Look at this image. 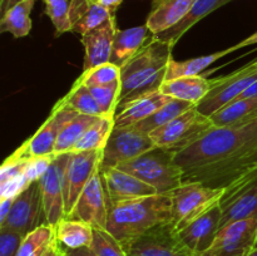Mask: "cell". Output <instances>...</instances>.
I'll list each match as a JSON object with an SVG mask.
<instances>
[{
    "mask_svg": "<svg viewBox=\"0 0 257 256\" xmlns=\"http://www.w3.org/2000/svg\"><path fill=\"white\" fill-rule=\"evenodd\" d=\"M183 182L225 188L257 167V119L235 127H212L175 153Z\"/></svg>",
    "mask_w": 257,
    "mask_h": 256,
    "instance_id": "1",
    "label": "cell"
},
{
    "mask_svg": "<svg viewBox=\"0 0 257 256\" xmlns=\"http://www.w3.org/2000/svg\"><path fill=\"white\" fill-rule=\"evenodd\" d=\"M175 45L153 35L150 42L120 68V97L119 105L142 95L160 90L165 82L166 72L172 59ZM118 110V109H117Z\"/></svg>",
    "mask_w": 257,
    "mask_h": 256,
    "instance_id": "2",
    "label": "cell"
},
{
    "mask_svg": "<svg viewBox=\"0 0 257 256\" xmlns=\"http://www.w3.org/2000/svg\"><path fill=\"white\" fill-rule=\"evenodd\" d=\"M172 221V193H156L109 205L107 228L122 243Z\"/></svg>",
    "mask_w": 257,
    "mask_h": 256,
    "instance_id": "3",
    "label": "cell"
},
{
    "mask_svg": "<svg viewBox=\"0 0 257 256\" xmlns=\"http://www.w3.org/2000/svg\"><path fill=\"white\" fill-rule=\"evenodd\" d=\"M117 167L145 181L157 193H172L183 183V172L176 163L175 153L157 146Z\"/></svg>",
    "mask_w": 257,
    "mask_h": 256,
    "instance_id": "4",
    "label": "cell"
},
{
    "mask_svg": "<svg viewBox=\"0 0 257 256\" xmlns=\"http://www.w3.org/2000/svg\"><path fill=\"white\" fill-rule=\"evenodd\" d=\"M212 127L215 125L211 118L202 114L195 105L167 124L152 131L150 136L157 147L177 153L192 145Z\"/></svg>",
    "mask_w": 257,
    "mask_h": 256,
    "instance_id": "5",
    "label": "cell"
},
{
    "mask_svg": "<svg viewBox=\"0 0 257 256\" xmlns=\"http://www.w3.org/2000/svg\"><path fill=\"white\" fill-rule=\"evenodd\" d=\"M225 188L201 182H183L172 192V222L181 230L220 202Z\"/></svg>",
    "mask_w": 257,
    "mask_h": 256,
    "instance_id": "6",
    "label": "cell"
},
{
    "mask_svg": "<svg viewBox=\"0 0 257 256\" xmlns=\"http://www.w3.org/2000/svg\"><path fill=\"white\" fill-rule=\"evenodd\" d=\"M257 80V58L231 74L211 80L208 94L196 105L202 114L211 117L215 112L238 99Z\"/></svg>",
    "mask_w": 257,
    "mask_h": 256,
    "instance_id": "7",
    "label": "cell"
},
{
    "mask_svg": "<svg viewBox=\"0 0 257 256\" xmlns=\"http://www.w3.org/2000/svg\"><path fill=\"white\" fill-rule=\"evenodd\" d=\"M122 245L128 256H195L182 242L172 221L155 226Z\"/></svg>",
    "mask_w": 257,
    "mask_h": 256,
    "instance_id": "8",
    "label": "cell"
},
{
    "mask_svg": "<svg viewBox=\"0 0 257 256\" xmlns=\"http://www.w3.org/2000/svg\"><path fill=\"white\" fill-rule=\"evenodd\" d=\"M220 206L221 228L236 221L257 218V167L225 187Z\"/></svg>",
    "mask_w": 257,
    "mask_h": 256,
    "instance_id": "9",
    "label": "cell"
},
{
    "mask_svg": "<svg viewBox=\"0 0 257 256\" xmlns=\"http://www.w3.org/2000/svg\"><path fill=\"white\" fill-rule=\"evenodd\" d=\"M47 223L39 181L32 182L13 202L7 218L0 223L2 230H12L27 236Z\"/></svg>",
    "mask_w": 257,
    "mask_h": 256,
    "instance_id": "10",
    "label": "cell"
},
{
    "mask_svg": "<svg viewBox=\"0 0 257 256\" xmlns=\"http://www.w3.org/2000/svg\"><path fill=\"white\" fill-rule=\"evenodd\" d=\"M78 114L79 113L75 112L72 108L57 103L42 127L32 137L28 138L23 145H20L12 153V156L20 161H25L27 158L35 157V156L54 153L55 143L63 127Z\"/></svg>",
    "mask_w": 257,
    "mask_h": 256,
    "instance_id": "11",
    "label": "cell"
},
{
    "mask_svg": "<svg viewBox=\"0 0 257 256\" xmlns=\"http://www.w3.org/2000/svg\"><path fill=\"white\" fill-rule=\"evenodd\" d=\"M156 147L150 133L132 127L113 128L103 150L102 167H117L120 163L133 160Z\"/></svg>",
    "mask_w": 257,
    "mask_h": 256,
    "instance_id": "12",
    "label": "cell"
},
{
    "mask_svg": "<svg viewBox=\"0 0 257 256\" xmlns=\"http://www.w3.org/2000/svg\"><path fill=\"white\" fill-rule=\"evenodd\" d=\"M103 151H80L69 155L64 173L65 217L72 213L80 193L102 162Z\"/></svg>",
    "mask_w": 257,
    "mask_h": 256,
    "instance_id": "13",
    "label": "cell"
},
{
    "mask_svg": "<svg viewBox=\"0 0 257 256\" xmlns=\"http://www.w3.org/2000/svg\"><path fill=\"white\" fill-rule=\"evenodd\" d=\"M256 246L257 218H250L221 228L212 245L197 256H246Z\"/></svg>",
    "mask_w": 257,
    "mask_h": 256,
    "instance_id": "14",
    "label": "cell"
},
{
    "mask_svg": "<svg viewBox=\"0 0 257 256\" xmlns=\"http://www.w3.org/2000/svg\"><path fill=\"white\" fill-rule=\"evenodd\" d=\"M109 202L103 182L100 166L80 193L72 213L68 217L89 223L94 228H107Z\"/></svg>",
    "mask_w": 257,
    "mask_h": 256,
    "instance_id": "15",
    "label": "cell"
},
{
    "mask_svg": "<svg viewBox=\"0 0 257 256\" xmlns=\"http://www.w3.org/2000/svg\"><path fill=\"white\" fill-rule=\"evenodd\" d=\"M69 155H57L50 167L39 180L47 223L54 227L65 217L64 173Z\"/></svg>",
    "mask_w": 257,
    "mask_h": 256,
    "instance_id": "16",
    "label": "cell"
},
{
    "mask_svg": "<svg viewBox=\"0 0 257 256\" xmlns=\"http://www.w3.org/2000/svg\"><path fill=\"white\" fill-rule=\"evenodd\" d=\"M103 182L108 196L109 205L146 197L157 193L155 187L146 183L135 175L125 172L118 167H102Z\"/></svg>",
    "mask_w": 257,
    "mask_h": 256,
    "instance_id": "17",
    "label": "cell"
},
{
    "mask_svg": "<svg viewBox=\"0 0 257 256\" xmlns=\"http://www.w3.org/2000/svg\"><path fill=\"white\" fill-rule=\"evenodd\" d=\"M221 211L220 202L191 221L187 226L178 230V235L182 242L195 253V256L205 252L213 243L218 231L221 230Z\"/></svg>",
    "mask_w": 257,
    "mask_h": 256,
    "instance_id": "18",
    "label": "cell"
},
{
    "mask_svg": "<svg viewBox=\"0 0 257 256\" xmlns=\"http://www.w3.org/2000/svg\"><path fill=\"white\" fill-rule=\"evenodd\" d=\"M117 30L115 15H113L104 24L99 25L95 29L88 32L87 34L82 35L80 42H82L85 50L83 72H87L92 68L110 62L113 42H114Z\"/></svg>",
    "mask_w": 257,
    "mask_h": 256,
    "instance_id": "19",
    "label": "cell"
},
{
    "mask_svg": "<svg viewBox=\"0 0 257 256\" xmlns=\"http://www.w3.org/2000/svg\"><path fill=\"white\" fill-rule=\"evenodd\" d=\"M196 0H152L146 25L152 35L177 25L192 9Z\"/></svg>",
    "mask_w": 257,
    "mask_h": 256,
    "instance_id": "20",
    "label": "cell"
},
{
    "mask_svg": "<svg viewBox=\"0 0 257 256\" xmlns=\"http://www.w3.org/2000/svg\"><path fill=\"white\" fill-rule=\"evenodd\" d=\"M173 98L167 97L161 90L142 95V97L128 102L127 104L118 108L114 115V127H132L145 120L153 113L162 108L166 103Z\"/></svg>",
    "mask_w": 257,
    "mask_h": 256,
    "instance_id": "21",
    "label": "cell"
},
{
    "mask_svg": "<svg viewBox=\"0 0 257 256\" xmlns=\"http://www.w3.org/2000/svg\"><path fill=\"white\" fill-rule=\"evenodd\" d=\"M152 37V33L148 30L146 24L124 30L118 29L113 42L110 62L122 68L150 42Z\"/></svg>",
    "mask_w": 257,
    "mask_h": 256,
    "instance_id": "22",
    "label": "cell"
},
{
    "mask_svg": "<svg viewBox=\"0 0 257 256\" xmlns=\"http://www.w3.org/2000/svg\"><path fill=\"white\" fill-rule=\"evenodd\" d=\"M113 15H115L114 13L98 2L70 0V22L73 32L80 34V37L104 24Z\"/></svg>",
    "mask_w": 257,
    "mask_h": 256,
    "instance_id": "23",
    "label": "cell"
},
{
    "mask_svg": "<svg viewBox=\"0 0 257 256\" xmlns=\"http://www.w3.org/2000/svg\"><path fill=\"white\" fill-rule=\"evenodd\" d=\"M211 89V80L203 75H188L165 80L160 90L167 97L197 105Z\"/></svg>",
    "mask_w": 257,
    "mask_h": 256,
    "instance_id": "24",
    "label": "cell"
},
{
    "mask_svg": "<svg viewBox=\"0 0 257 256\" xmlns=\"http://www.w3.org/2000/svg\"><path fill=\"white\" fill-rule=\"evenodd\" d=\"M215 127H235L257 119V97L240 98L211 115Z\"/></svg>",
    "mask_w": 257,
    "mask_h": 256,
    "instance_id": "25",
    "label": "cell"
},
{
    "mask_svg": "<svg viewBox=\"0 0 257 256\" xmlns=\"http://www.w3.org/2000/svg\"><path fill=\"white\" fill-rule=\"evenodd\" d=\"M230 2H232V0H196V3L193 4L190 13L177 25L172 27L171 29L166 30V32L155 35V37L175 45L201 19H203L208 14L215 12L216 9L223 7V5H226Z\"/></svg>",
    "mask_w": 257,
    "mask_h": 256,
    "instance_id": "26",
    "label": "cell"
},
{
    "mask_svg": "<svg viewBox=\"0 0 257 256\" xmlns=\"http://www.w3.org/2000/svg\"><path fill=\"white\" fill-rule=\"evenodd\" d=\"M57 241L62 247L77 250L90 247L94 236V227L80 220L64 217L55 226Z\"/></svg>",
    "mask_w": 257,
    "mask_h": 256,
    "instance_id": "27",
    "label": "cell"
},
{
    "mask_svg": "<svg viewBox=\"0 0 257 256\" xmlns=\"http://www.w3.org/2000/svg\"><path fill=\"white\" fill-rule=\"evenodd\" d=\"M241 49L240 43L233 47L227 48L225 50H220V52L212 53V54L202 55V57L192 58V59L188 60H182V62H177L172 58L168 63L167 72H166V78L165 80H171L175 79V78H181V77H188V75H201V73L206 69V68L210 67L212 63H215L216 60H218L220 58L225 57V55L230 54V53L236 52V50Z\"/></svg>",
    "mask_w": 257,
    "mask_h": 256,
    "instance_id": "28",
    "label": "cell"
},
{
    "mask_svg": "<svg viewBox=\"0 0 257 256\" xmlns=\"http://www.w3.org/2000/svg\"><path fill=\"white\" fill-rule=\"evenodd\" d=\"M35 0H23L0 17V32L10 33L14 38L27 37L32 30L30 13Z\"/></svg>",
    "mask_w": 257,
    "mask_h": 256,
    "instance_id": "29",
    "label": "cell"
},
{
    "mask_svg": "<svg viewBox=\"0 0 257 256\" xmlns=\"http://www.w3.org/2000/svg\"><path fill=\"white\" fill-rule=\"evenodd\" d=\"M98 119L95 115L78 114L73 118L70 122L63 127L57 143H55L54 153L55 155H63V153H72L74 151L75 146L78 145L88 128Z\"/></svg>",
    "mask_w": 257,
    "mask_h": 256,
    "instance_id": "30",
    "label": "cell"
},
{
    "mask_svg": "<svg viewBox=\"0 0 257 256\" xmlns=\"http://www.w3.org/2000/svg\"><path fill=\"white\" fill-rule=\"evenodd\" d=\"M55 242V227L44 223L23 238L17 256H44Z\"/></svg>",
    "mask_w": 257,
    "mask_h": 256,
    "instance_id": "31",
    "label": "cell"
},
{
    "mask_svg": "<svg viewBox=\"0 0 257 256\" xmlns=\"http://www.w3.org/2000/svg\"><path fill=\"white\" fill-rule=\"evenodd\" d=\"M114 128V115H102L88 128L73 152L80 151H103Z\"/></svg>",
    "mask_w": 257,
    "mask_h": 256,
    "instance_id": "32",
    "label": "cell"
},
{
    "mask_svg": "<svg viewBox=\"0 0 257 256\" xmlns=\"http://www.w3.org/2000/svg\"><path fill=\"white\" fill-rule=\"evenodd\" d=\"M57 103L72 108L79 114L95 115V117L104 115L89 88L79 82H75L69 92Z\"/></svg>",
    "mask_w": 257,
    "mask_h": 256,
    "instance_id": "33",
    "label": "cell"
},
{
    "mask_svg": "<svg viewBox=\"0 0 257 256\" xmlns=\"http://www.w3.org/2000/svg\"><path fill=\"white\" fill-rule=\"evenodd\" d=\"M192 107H195V105L191 104V103L183 102V100L178 99H171L170 102L166 103L162 108H160L157 112H155L152 115L146 118L145 120H142V122H140L138 124H136L135 127L146 133H151L152 131L157 130V128L170 123L171 120L175 119L176 117H178V115L185 113L186 110H188Z\"/></svg>",
    "mask_w": 257,
    "mask_h": 256,
    "instance_id": "34",
    "label": "cell"
},
{
    "mask_svg": "<svg viewBox=\"0 0 257 256\" xmlns=\"http://www.w3.org/2000/svg\"><path fill=\"white\" fill-rule=\"evenodd\" d=\"M117 80H120V67L109 62L92 68L87 72H82L77 82L90 88L98 87V85H107L117 82Z\"/></svg>",
    "mask_w": 257,
    "mask_h": 256,
    "instance_id": "35",
    "label": "cell"
},
{
    "mask_svg": "<svg viewBox=\"0 0 257 256\" xmlns=\"http://www.w3.org/2000/svg\"><path fill=\"white\" fill-rule=\"evenodd\" d=\"M45 14L52 20L55 28V37L63 33L73 32L70 22V0H43Z\"/></svg>",
    "mask_w": 257,
    "mask_h": 256,
    "instance_id": "36",
    "label": "cell"
},
{
    "mask_svg": "<svg viewBox=\"0 0 257 256\" xmlns=\"http://www.w3.org/2000/svg\"><path fill=\"white\" fill-rule=\"evenodd\" d=\"M120 88H122L120 80L107 85L89 88L104 115H115L117 113L118 105H119Z\"/></svg>",
    "mask_w": 257,
    "mask_h": 256,
    "instance_id": "37",
    "label": "cell"
},
{
    "mask_svg": "<svg viewBox=\"0 0 257 256\" xmlns=\"http://www.w3.org/2000/svg\"><path fill=\"white\" fill-rule=\"evenodd\" d=\"M90 248L97 256H128L122 242L104 228H94Z\"/></svg>",
    "mask_w": 257,
    "mask_h": 256,
    "instance_id": "38",
    "label": "cell"
},
{
    "mask_svg": "<svg viewBox=\"0 0 257 256\" xmlns=\"http://www.w3.org/2000/svg\"><path fill=\"white\" fill-rule=\"evenodd\" d=\"M55 157H57L55 153H50V155L35 156V157L27 158L24 161V165H23L24 175L27 176L30 182L39 181L44 176V173L47 172L48 168L50 167Z\"/></svg>",
    "mask_w": 257,
    "mask_h": 256,
    "instance_id": "39",
    "label": "cell"
},
{
    "mask_svg": "<svg viewBox=\"0 0 257 256\" xmlns=\"http://www.w3.org/2000/svg\"><path fill=\"white\" fill-rule=\"evenodd\" d=\"M30 181L24 175V171L8 180L0 182V200L2 198H17L30 185Z\"/></svg>",
    "mask_w": 257,
    "mask_h": 256,
    "instance_id": "40",
    "label": "cell"
},
{
    "mask_svg": "<svg viewBox=\"0 0 257 256\" xmlns=\"http://www.w3.org/2000/svg\"><path fill=\"white\" fill-rule=\"evenodd\" d=\"M22 233L0 228V256H17L23 238Z\"/></svg>",
    "mask_w": 257,
    "mask_h": 256,
    "instance_id": "41",
    "label": "cell"
},
{
    "mask_svg": "<svg viewBox=\"0 0 257 256\" xmlns=\"http://www.w3.org/2000/svg\"><path fill=\"white\" fill-rule=\"evenodd\" d=\"M60 250L63 251L65 256H97L94 252L92 251L90 247H82V248H77V250H69V248H64L59 245Z\"/></svg>",
    "mask_w": 257,
    "mask_h": 256,
    "instance_id": "42",
    "label": "cell"
},
{
    "mask_svg": "<svg viewBox=\"0 0 257 256\" xmlns=\"http://www.w3.org/2000/svg\"><path fill=\"white\" fill-rule=\"evenodd\" d=\"M14 200L15 198H2V200H0V223L7 218Z\"/></svg>",
    "mask_w": 257,
    "mask_h": 256,
    "instance_id": "43",
    "label": "cell"
},
{
    "mask_svg": "<svg viewBox=\"0 0 257 256\" xmlns=\"http://www.w3.org/2000/svg\"><path fill=\"white\" fill-rule=\"evenodd\" d=\"M123 2H124V0H98V3H99V4H102L103 7H105L107 9H109L110 12L114 13V14H115V12H117L118 7H119Z\"/></svg>",
    "mask_w": 257,
    "mask_h": 256,
    "instance_id": "44",
    "label": "cell"
},
{
    "mask_svg": "<svg viewBox=\"0 0 257 256\" xmlns=\"http://www.w3.org/2000/svg\"><path fill=\"white\" fill-rule=\"evenodd\" d=\"M20 2H23V0H0V17L5 14L10 8L14 7L15 4Z\"/></svg>",
    "mask_w": 257,
    "mask_h": 256,
    "instance_id": "45",
    "label": "cell"
},
{
    "mask_svg": "<svg viewBox=\"0 0 257 256\" xmlns=\"http://www.w3.org/2000/svg\"><path fill=\"white\" fill-rule=\"evenodd\" d=\"M253 44H257V32L253 33L252 35H250V37L246 38L245 40H242V42L240 43L241 48H245V47H248V45H253Z\"/></svg>",
    "mask_w": 257,
    "mask_h": 256,
    "instance_id": "46",
    "label": "cell"
},
{
    "mask_svg": "<svg viewBox=\"0 0 257 256\" xmlns=\"http://www.w3.org/2000/svg\"><path fill=\"white\" fill-rule=\"evenodd\" d=\"M58 255H59V243H58L57 241V242L49 248V251H48L44 256H58Z\"/></svg>",
    "mask_w": 257,
    "mask_h": 256,
    "instance_id": "47",
    "label": "cell"
},
{
    "mask_svg": "<svg viewBox=\"0 0 257 256\" xmlns=\"http://www.w3.org/2000/svg\"><path fill=\"white\" fill-rule=\"evenodd\" d=\"M246 256H257V246L255 248H253L252 251H251V252H248Z\"/></svg>",
    "mask_w": 257,
    "mask_h": 256,
    "instance_id": "48",
    "label": "cell"
},
{
    "mask_svg": "<svg viewBox=\"0 0 257 256\" xmlns=\"http://www.w3.org/2000/svg\"><path fill=\"white\" fill-rule=\"evenodd\" d=\"M58 256H65V255H64V253H63V251H62V250H60V247H59V255H58Z\"/></svg>",
    "mask_w": 257,
    "mask_h": 256,
    "instance_id": "49",
    "label": "cell"
},
{
    "mask_svg": "<svg viewBox=\"0 0 257 256\" xmlns=\"http://www.w3.org/2000/svg\"><path fill=\"white\" fill-rule=\"evenodd\" d=\"M93 2H98V0H93Z\"/></svg>",
    "mask_w": 257,
    "mask_h": 256,
    "instance_id": "50",
    "label": "cell"
}]
</instances>
